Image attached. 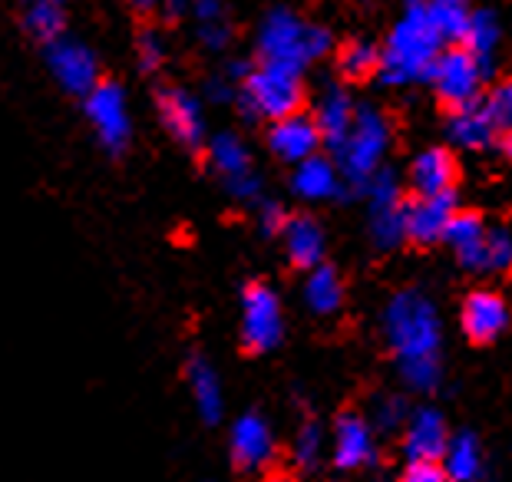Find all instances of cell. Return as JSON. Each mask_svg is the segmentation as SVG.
I'll use <instances>...</instances> for the list:
<instances>
[{
	"label": "cell",
	"mask_w": 512,
	"mask_h": 482,
	"mask_svg": "<svg viewBox=\"0 0 512 482\" xmlns=\"http://www.w3.org/2000/svg\"><path fill=\"white\" fill-rule=\"evenodd\" d=\"M387 146H390L387 116L374 106H361V109H354V123L347 129L344 142L334 149V156H337L334 166L341 172V179L354 185H367L380 172Z\"/></svg>",
	"instance_id": "cell-3"
},
{
	"label": "cell",
	"mask_w": 512,
	"mask_h": 482,
	"mask_svg": "<svg viewBox=\"0 0 512 482\" xmlns=\"http://www.w3.org/2000/svg\"><path fill=\"white\" fill-rule=\"evenodd\" d=\"M209 159L215 172L222 175L228 192L235 199H258V175L252 172V156H248L245 142L235 133H222L209 142Z\"/></svg>",
	"instance_id": "cell-14"
},
{
	"label": "cell",
	"mask_w": 512,
	"mask_h": 482,
	"mask_svg": "<svg viewBox=\"0 0 512 482\" xmlns=\"http://www.w3.org/2000/svg\"><path fill=\"white\" fill-rule=\"evenodd\" d=\"M304 301H308V308L314 314L328 317V314H337L344 304V284H341V275L331 268V265H318L308 271V278H304Z\"/></svg>",
	"instance_id": "cell-28"
},
{
	"label": "cell",
	"mask_w": 512,
	"mask_h": 482,
	"mask_svg": "<svg viewBox=\"0 0 512 482\" xmlns=\"http://www.w3.org/2000/svg\"><path fill=\"white\" fill-rule=\"evenodd\" d=\"M261 482H291V479H288V476H281V473H271V476H265Z\"/></svg>",
	"instance_id": "cell-41"
},
{
	"label": "cell",
	"mask_w": 512,
	"mask_h": 482,
	"mask_svg": "<svg viewBox=\"0 0 512 482\" xmlns=\"http://www.w3.org/2000/svg\"><path fill=\"white\" fill-rule=\"evenodd\" d=\"M228 453L238 473H261L275 463L278 440L271 423L261 413H242L228 430Z\"/></svg>",
	"instance_id": "cell-9"
},
{
	"label": "cell",
	"mask_w": 512,
	"mask_h": 482,
	"mask_svg": "<svg viewBox=\"0 0 512 482\" xmlns=\"http://www.w3.org/2000/svg\"><path fill=\"white\" fill-rule=\"evenodd\" d=\"M397 482H450L440 463H407Z\"/></svg>",
	"instance_id": "cell-37"
},
{
	"label": "cell",
	"mask_w": 512,
	"mask_h": 482,
	"mask_svg": "<svg viewBox=\"0 0 512 482\" xmlns=\"http://www.w3.org/2000/svg\"><path fill=\"white\" fill-rule=\"evenodd\" d=\"M354 100L347 96L341 86H331V90H324L318 109L311 113L314 126H318L321 133V142H328L331 149H337L347 136V129L354 123Z\"/></svg>",
	"instance_id": "cell-25"
},
{
	"label": "cell",
	"mask_w": 512,
	"mask_h": 482,
	"mask_svg": "<svg viewBox=\"0 0 512 482\" xmlns=\"http://www.w3.org/2000/svg\"><path fill=\"white\" fill-rule=\"evenodd\" d=\"M456 179H460V169H456L450 149H427L410 166V189L417 199H437V195L456 192Z\"/></svg>",
	"instance_id": "cell-19"
},
{
	"label": "cell",
	"mask_w": 512,
	"mask_h": 482,
	"mask_svg": "<svg viewBox=\"0 0 512 482\" xmlns=\"http://www.w3.org/2000/svg\"><path fill=\"white\" fill-rule=\"evenodd\" d=\"M486 258H489V271H506L512 261V241L506 228H489L486 232Z\"/></svg>",
	"instance_id": "cell-35"
},
{
	"label": "cell",
	"mask_w": 512,
	"mask_h": 482,
	"mask_svg": "<svg viewBox=\"0 0 512 482\" xmlns=\"http://www.w3.org/2000/svg\"><path fill=\"white\" fill-rule=\"evenodd\" d=\"M483 80L486 76L479 70V63L473 60V53L456 43V47L440 50V57L433 60L427 83H433L437 100L450 109V113H456V109L473 106L479 96H483Z\"/></svg>",
	"instance_id": "cell-6"
},
{
	"label": "cell",
	"mask_w": 512,
	"mask_h": 482,
	"mask_svg": "<svg viewBox=\"0 0 512 482\" xmlns=\"http://www.w3.org/2000/svg\"><path fill=\"white\" fill-rule=\"evenodd\" d=\"M86 116L96 129V136L103 139L106 149L123 152L129 133H133V119H129V106H126V93L123 86L116 83H96L90 93H86Z\"/></svg>",
	"instance_id": "cell-10"
},
{
	"label": "cell",
	"mask_w": 512,
	"mask_h": 482,
	"mask_svg": "<svg viewBox=\"0 0 512 482\" xmlns=\"http://www.w3.org/2000/svg\"><path fill=\"white\" fill-rule=\"evenodd\" d=\"M370 192V232L380 248H397L403 238V222H407V199L394 172L380 169L374 179L367 182Z\"/></svg>",
	"instance_id": "cell-8"
},
{
	"label": "cell",
	"mask_w": 512,
	"mask_h": 482,
	"mask_svg": "<svg viewBox=\"0 0 512 482\" xmlns=\"http://www.w3.org/2000/svg\"><path fill=\"white\" fill-rule=\"evenodd\" d=\"M50 70L57 76V83L63 86L67 93L76 96H86L100 83V70H96V60L93 53L80 47V43H70V40H53L50 43Z\"/></svg>",
	"instance_id": "cell-17"
},
{
	"label": "cell",
	"mask_w": 512,
	"mask_h": 482,
	"mask_svg": "<svg viewBox=\"0 0 512 482\" xmlns=\"http://www.w3.org/2000/svg\"><path fill=\"white\" fill-rule=\"evenodd\" d=\"M446 136H450L453 146H463V149H473V152L506 149V142H509V136L499 133V129L493 126V119L483 113L479 100L473 106L450 113V123H446Z\"/></svg>",
	"instance_id": "cell-21"
},
{
	"label": "cell",
	"mask_w": 512,
	"mask_h": 482,
	"mask_svg": "<svg viewBox=\"0 0 512 482\" xmlns=\"http://www.w3.org/2000/svg\"><path fill=\"white\" fill-rule=\"evenodd\" d=\"M47 4H60V0H47Z\"/></svg>",
	"instance_id": "cell-43"
},
{
	"label": "cell",
	"mask_w": 512,
	"mask_h": 482,
	"mask_svg": "<svg viewBox=\"0 0 512 482\" xmlns=\"http://www.w3.org/2000/svg\"><path fill=\"white\" fill-rule=\"evenodd\" d=\"M185 383H189V397L195 403V413H199L205 423H219L225 413V390H222L219 370H215L202 354H192L189 364H185Z\"/></svg>",
	"instance_id": "cell-22"
},
{
	"label": "cell",
	"mask_w": 512,
	"mask_h": 482,
	"mask_svg": "<svg viewBox=\"0 0 512 482\" xmlns=\"http://www.w3.org/2000/svg\"><path fill=\"white\" fill-rule=\"evenodd\" d=\"M288 218L291 215L275 202H261L258 205V225H261V232H265V235H281V228L288 225Z\"/></svg>",
	"instance_id": "cell-38"
},
{
	"label": "cell",
	"mask_w": 512,
	"mask_h": 482,
	"mask_svg": "<svg viewBox=\"0 0 512 482\" xmlns=\"http://www.w3.org/2000/svg\"><path fill=\"white\" fill-rule=\"evenodd\" d=\"M407 400L397 397V393H387V397H380L374 403V420H370V426L374 430H384V433H400V426L407 423Z\"/></svg>",
	"instance_id": "cell-34"
},
{
	"label": "cell",
	"mask_w": 512,
	"mask_h": 482,
	"mask_svg": "<svg viewBox=\"0 0 512 482\" xmlns=\"http://www.w3.org/2000/svg\"><path fill=\"white\" fill-rule=\"evenodd\" d=\"M377 67H380V50L374 43H364V40L344 43L341 57H337V73H341L347 83L370 80V76L377 73Z\"/></svg>",
	"instance_id": "cell-30"
},
{
	"label": "cell",
	"mask_w": 512,
	"mask_h": 482,
	"mask_svg": "<svg viewBox=\"0 0 512 482\" xmlns=\"http://www.w3.org/2000/svg\"><path fill=\"white\" fill-rule=\"evenodd\" d=\"M294 192L301 195V199L308 202H324V199H334L337 192H341V172L331 159L324 156H311L294 166Z\"/></svg>",
	"instance_id": "cell-26"
},
{
	"label": "cell",
	"mask_w": 512,
	"mask_h": 482,
	"mask_svg": "<svg viewBox=\"0 0 512 482\" xmlns=\"http://www.w3.org/2000/svg\"><path fill=\"white\" fill-rule=\"evenodd\" d=\"M456 192L437 195V199H417L407 202V222H403V238L413 245H437L443 241L446 225L456 212Z\"/></svg>",
	"instance_id": "cell-18"
},
{
	"label": "cell",
	"mask_w": 512,
	"mask_h": 482,
	"mask_svg": "<svg viewBox=\"0 0 512 482\" xmlns=\"http://www.w3.org/2000/svg\"><path fill=\"white\" fill-rule=\"evenodd\" d=\"M331 459L337 469L354 473L377 463V430L367 416L347 410L331 426Z\"/></svg>",
	"instance_id": "cell-11"
},
{
	"label": "cell",
	"mask_w": 512,
	"mask_h": 482,
	"mask_svg": "<svg viewBox=\"0 0 512 482\" xmlns=\"http://www.w3.org/2000/svg\"><path fill=\"white\" fill-rule=\"evenodd\" d=\"M486 222L479 212H460L456 208L450 225H446L443 241L456 251L463 268L470 271H489V258H486Z\"/></svg>",
	"instance_id": "cell-20"
},
{
	"label": "cell",
	"mask_w": 512,
	"mask_h": 482,
	"mask_svg": "<svg viewBox=\"0 0 512 482\" xmlns=\"http://www.w3.org/2000/svg\"><path fill=\"white\" fill-rule=\"evenodd\" d=\"M126 4L133 10H139V14H152V10L159 7V0H126Z\"/></svg>",
	"instance_id": "cell-40"
},
{
	"label": "cell",
	"mask_w": 512,
	"mask_h": 482,
	"mask_svg": "<svg viewBox=\"0 0 512 482\" xmlns=\"http://www.w3.org/2000/svg\"><path fill=\"white\" fill-rule=\"evenodd\" d=\"M479 106H483V113L493 119V126L499 129V133L509 136V126H512V90H509V83H496L493 90H486V96H479Z\"/></svg>",
	"instance_id": "cell-32"
},
{
	"label": "cell",
	"mask_w": 512,
	"mask_h": 482,
	"mask_svg": "<svg viewBox=\"0 0 512 482\" xmlns=\"http://www.w3.org/2000/svg\"><path fill=\"white\" fill-rule=\"evenodd\" d=\"M285 337V311L275 288L265 281L245 284L242 291V344L252 354H268Z\"/></svg>",
	"instance_id": "cell-7"
},
{
	"label": "cell",
	"mask_w": 512,
	"mask_h": 482,
	"mask_svg": "<svg viewBox=\"0 0 512 482\" xmlns=\"http://www.w3.org/2000/svg\"><path fill=\"white\" fill-rule=\"evenodd\" d=\"M156 109H159L162 126L169 129L179 146L202 149L205 119H202V106L192 93L179 90V86H162V90L156 93Z\"/></svg>",
	"instance_id": "cell-13"
},
{
	"label": "cell",
	"mask_w": 512,
	"mask_h": 482,
	"mask_svg": "<svg viewBox=\"0 0 512 482\" xmlns=\"http://www.w3.org/2000/svg\"><path fill=\"white\" fill-rule=\"evenodd\" d=\"M136 53H139V67L146 73H156L162 67V60H166V47H162L156 30H143V34H139Z\"/></svg>",
	"instance_id": "cell-36"
},
{
	"label": "cell",
	"mask_w": 512,
	"mask_h": 482,
	"mask_svg": "<svg viewBox=\"0 0 512 482\" xmlns=\"http://www.w3.org/2000/svg\"><path fill=\"white\" fill-rule=\"evenodd\" d=\"M384 341L397 360L400 380L413 393L440 387L443 364V324L440 311L423 291H400L384 308Z\"/></svg>",
	"instance_id": "cell-1"
},
{
	"label": "cell",
	"mask_w": 512,
	"mask_h": 482,
	"mask_svg": "<svg viewBox=\"0 0 512 482\" xmlns=\"http://www.w3.org/2000/svg\"><path fill=\"white\" fill-rule=\"evenodd\" d=\"M27 27L30 34H37L40 40H57L60 30H63V14H60V4H47V0H37L27 14Z\"/></svg>",
	"instance_id": "cell-33"
},
{
	"label": "cell",
	"mask_w": 512,
	"mask_h": 482,
	"mask_svg": "<svg viewBox=\"0 0 512 482\" xmlns=\"http://www.w3.org/2000/svg\"><path fill=\"white\" fill-rule=\"evenodd\" d=\"M195 4V14L205 17V20H219V10H222V0H192Z\"/></svg>",
	"instance_id": "cell-39"
},
{
	"label": "cell",
	"mask_w": 512,
	"mask_h": 482,
	"mask_svg": "<svg viewBox=\"0 0 512 482\" xmlns=\"http://www.w3.org/2000/svg\"><path fill=\"white\" fill-rule=\"evenodd\" d=\"M443 40L437 30L427 24L423 10H407V17L400 20L390 34L384 53H380V80L390 86H407V83H423L430 80L433 60L440 57Z\"/></svg>",
	"instance_id": "cell-2"
},
{
	"label": "cell",
	"mask_w": 512,
	"mask_h": 482,
	"mask_svg": "<svg viewBox=\"0 0 512 482\" xmlns=\"http://www.w3.org/2000/svg\"><path fill=\"white\" fill-rule=\"evenodd\" d=\"M304 106V80L298 70L261 63L258 70H248L242 83V109L255 119H285L301 113Z\"/></svg>",
	"instance_id": "cell-5"
},
{
	"label": "cell",
	"mask_w": 512,
	"mask_h": 482,
	"mask_svg": "<svg viewBox=\"0 0 512 482\" xmlns=\"http://www.w3.org/2000/svg\"><path fill=\"white\" fill-rule=\"evenodd\" d=\"M331 47V37L324 34L321 27H311L298 20L294 14H271L261 27V40H258V50H261V63H275V67H291L304 73L308 63H314L318 57H324Z\"/></svg>",
	"instance_id": "cell-4"
},
{
	"label": "cell",
	"mask_w": 512,
	"mask_h": 482,
	"mask_svg": "<svg viewBox=\"0 0 512 482\" xmlns=\"http://www.w3.org/2000/svg\"><path fill=\"white\" fill-rule=\"evenodd\" d=\"M463 334L470 337L473 344H496L499 337L506 334L509 327V308H506V298L496 291H473L470 298L463 301Z\"/></svg>",
	"instance_id": "cell-16"
},
{
	"label": "cell",
	"mask_w": 512,
	"mask_h": 482,
	"mask_svg": "<svg viewBox=\"0 0 512 482\" xmlns=\"http://www.w3.org/2000/svg\"><path fill=\"white\" fill-rule=\"evenodd\" d=\"M423 17H427V24L437 30L440 40H450L456 47V43H463V37H466L473 7H470V0H427Z\"/></svg>",
	"instance_id": "cell-29"
},
{
	"label": "cell",
	"mask_w": 512,
	"mask_h": 482,
	"mask_svg": "<svg viewBox=\"0 0 512 482\" xmlns=\"http://www.w3.org/2000/svg\"><path fill=\"white\" fill-rule=\"evenodd\" d=\"M268 149L275 152V159L288 162V166H298V162L318 156L321 149V133L314 126L311 113H291L285 119H275L268 126Z\"/></svg>",
	"instance_id": "cell-15"
},
{
	"label": "cell",
	"mask_w": 512,
	"mask_h": 482,
	"mask_svg": "<svg viewBox=\"0 0 512 482\" xmlns=\"http://www.w3.org/2000/svg\"><path fill=\"white\" fill-rule=\"evenodd\" d=\"M285 235V251H288V261L294 268L301 271H311L324 265V251H328V241H324L321 225L314 222L311 215H294L288 218V225L281 228Z\"/></svg>",
	"instance_id": "cell-23"
},
{
	"label": "cell",
	"mask_w": 512,
	"mask_h": 482,
	"mask_svg": "<svg viewBox=\"0 0 512 482\" xmlns=\"http://www.w3.org/2000/svg\"><path fill=\"white\" fill-rule=\"evenodd\" d=\"M499 40H503V30H499V20H496L493 10H473L470 27H466V37H463L460 47L473 53V60L479 63L483 76L493 73Z\"/></svg>",
	"instance_id": "cell-27"
},
{
	"label": "cell",
	"mask_w": 512,
	"mask_h": 482,
	"mask_svg": "<svg viewBox=\"0 0 512 482\" xmlns=\"http://www.w3.org/2000/svg\"><path fill=\"white\" fill-rule=\"evenodd\" d=\"M446 443H450V426L433 407L413 410L400 426V449L407 463H440Z\"/></svg>",
	"instance_id": "cell-12"
},
{
	"label": "cell",
	"mask_w": 512,
	"mask_h": 482,
	"mask_svg": "<svg viewBox=\"0 0 512 482\" xmlns=\"http://www.w3.org/2000/svg\"><path fill=\"white\" fill-rule=\"evenodd\" d=\"M443 473L450 482H479L486 476V453L479 436L463 430V433H450V443L443 449L440 459Z\"/></svg>",
	"instance_id": "cell-24"
},
{
	"label": "cell",
	"mask_w": 512,
	"mask_h": 482,
	"mask_svg": "<svg viewBox=\"0 0 512 482\" xmlns=\"http://www.w3.org/2000/svg\"><path fill=\"white\" fill-rule=\"evenodd\" d=\"M291 456H294V466L301 469H314L321 463L324 456V426L318 420H304L294 433V443H291Z\"/></svg>",
	"instance_id": "cell-31"
},
{
	"label": "cell",
	"mask_w": 512,
	"mask_h": 482,
	"mask_svg": "<svg viewBox=\"0 0 512 482\" xmlns=\"http://www.w3.org/2000/svg\"><path fill=\"white\" fill-rule=\"evenodd\" d=\"M427 7V0H407V10H423Z\"/></svg>",
	"instance_id": "cell-42"
}]
</instances>
